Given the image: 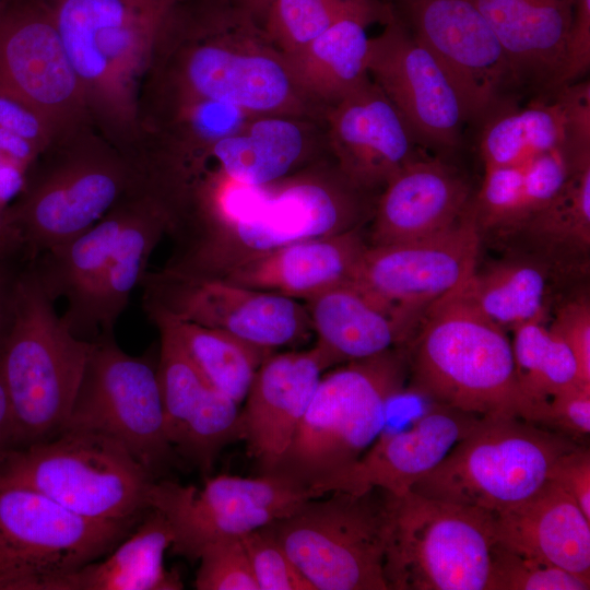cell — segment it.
<instances>
[{
	"instance_id": "6da1fadb",
	"label": "cell",
	"mask_w": 590,
	"mask_h": 590,
	"mask_svg": "<svg viewBox=\"0 0 590 590\" xmlns=\"http://www.w3.org/2000/svg\"><path fill=\"white\" fill-rule=\"evenodd\" d=\"M367 192L328 163L269 185L260 208L225 226L176 241L163 270L191 278H222L231 269L285 245L361 227Z\"/></svg>"
},
{
	"instance_id": "7a4b0ae2",
	"label": "cell",
	"mask_w": 590,
	"mask_h": 590,
	"mask_svg": "<svg viewBox=\"0 0 590 590\" xmlns=\"http://www.w3.org/2000/svg\"><path fill=\"white\" fill-rule=\"evenodd\" d=\"M412 389L479 417L528 415L506 330L457 291L430 306L404 346Z\"/></svg>"
},
{
	"instance_id": "3957f363",
	"label": "cell",
	"mask_w": 590,
	"mask_h": 590,
	"mask_svg": "<svg viewBox=\"0 0 590 590\" xmlns=\"http://www.w3.org/2000/svg\"><path fill=\"white\" fill-rule=\"evenodd\" d=\"M406 376L404 346L322 374L288 447L267 474L328 494L382 433Z\"/></svg>"
},
{
	"instance_id": "277c9868",
	"label": "cell",
	"mask_w": 590,
	"mask_h": 590,
	"mask_svg": "<svg viewBox=\"0 0 590 590\" xmlns=\"http://www.w3.org/2000/svg\"><path fill=\"white\" fill-rule=\"evenodd\" d=\"M55 303L28 264L19 271L0 373L20 447L62 432L92 349V341L71 332Z\"/></svg>"
},
{
	"instance_id": "5b68a950",
	"label": "cell",
	"mask_w": 590,
	"mask_h": 590,
	"mask_svg": "<svg viewBox=\"0 0 590 590\" xmlns=\"http://www.w3.org/2000/svg\"><path fill=\"white\" fill-rule=\"evenodd\" d=\"M0 473L82 517L130 524L151 509L155 480L119 440L75 428L9 451Z\"/></svg>"
},
{
	"instance_id": "8992f818",
	"label": "cell",
	"mask_w": 590,
	"mask_h": 590,
	"mask_svg": "<svg viewBox=\"0 0 590 590\" xmlns=\"http://www.w3.org/2000/svg\"><path fill=\"white\" fill-rule=\"evenodd\" d=\"M578 445L518 416L482 417L410 491L496 514L536 493Z\"/></svg>"
},
{
	"instance_id": "52a82bcc",
	"label": "cell",
	"mask_w": 590,
	"mask_h": 590,
	"mask_svg": "<svg viewBox=\"0 0 590 590\" xmlns=\"http://www.w3.org/2000/svg\"><path fill=\"white\" fill-rule=\"evenodd\" d=\"M492 514L412 491L392 495L384 576L388 590H489Z\"/></svg>"
},
{
	"instance_id": "ba28073f",
	"label": "cell",
	"mask_w": 590,
	"mask_h": 590,
	"mask_svg": "<svg viewBox=\"0 0 590 590\" xmlns=\"http://www.w3.org/2000/svg\"><path fill=\"white\" fill-rule=\"evenodd\" d=\"M264 526L315 590H388L384 558L392 494L330 492Z\"/></svg>"
},
{
	"instance_id": "9c48e42d",
	"label": "cell",
	"mask_w": 590,
	"mask_h": 590,
	"mask_svg": "<svg viewBox=\"0 0 590 590\" xmlns=\"http://www.w3.org/2000/svg\"><path fill=\"white\" fill-rule=\"evenodd\" d=\"M209 23L179 66L187 104L222 103L250 116L304 117L311 109L284 55L246 11L234 2L213 12Z\"/></svg>"
},
{
	"instance_id": "30bf717a",
	"label": "cell",
	"mask_w": 590,
	"mask_h": 590,
	"mask_svg": "<svg viewBox=\"0 0 590 590\" xmlns=\"http://www.w3.org/2000/svg\"><path fill=\"white\" fill-rule=\"evenodd\" d=\"M173 7L172 0H54L48 9L84 98L130 111L135 78Z\"/></svg>"
},
{
	"instance_id": "8fae6325",
	"label": "cell",
	"mask_w": 590,
	"mask_h": 590,
	"mask_svg": "<svg viewBox=\"0 0 590 590\" xmlns=\"http://www.w3.org/2000/svg\"><path fill=\"white\" fill-rule=\"evenodd\" d=\"M135 526L82 517L0 473V590H46L107 555Z\"/></svg>"
},
{
	"instance_id": "7c38bea8",
	"label": "cell",
	"mask_w": 590,
	"mask_h": 590,
	"mask_svg": "<svg viewBox=\"0 0 590 590\" xmlns=\"http://www.w3.org/2000/svg\"><path fill=\"white\" fill-rule=\"evenodd\" d=\"M68 428L95 430L119 440L155 480L176 457L166 433L156 366L144 356L126 353L114 332L92 341L63 429Z\"/></svg>"
},
{
	"instance_id": "4fadbf2b",
	"label": "cell",
	"mask_w": 590,
	"mask_h": 590,
	"mask_svg": "<svg viewBox=\"0 0 590 590\" xmlns=\"http://www.w3.org/2000/svg\"><path fill=\"white\" fill-rule=\"evenodd\" d=\"M319 496L316 491L273 474H222L208 477L202 487L156 479L150 487L149 504L170 524L172 551L196 562L206 545L243 536Z\"/></svg>"
},
{
	"instance_id": "5bb4252c",
	"label": "cell",
	"mask_w": 590,
	"mask_h": 590,
	"mask_svg": "<svg viewBox=\"0 0 590 590\" xmlns=\"http://www.w3.org/2000/svg\"><path fill=\"white\" fill-rule=\"evenodd\" d=\"M140 286L148 317L165 316L226 331L268 350L305 341L312 332L305 304L223 279L148 270Z\"/></svg>"
},
{
	"instance_id": "9a60e30c",
	"label": "cell",
	"mask_w": 590,
	"mask_h": 590,
	"mask_svg": "<svg viewBox=\"0 0 590 590\" xmlns=\"http://www.w3.org/2000/svg\"><path fill=\"white\" fill-rule=\"evenodd\" d=\"M480 232L469 203L461 219L442 232L368 245L351 282L418 324L430 306L460 288L476 270Z\"/></svg>"
},
{
	"instance_id": "2e32d148",
	"label": "cell",
	"mask_w": 590,
	"mask_h": 590,
	"mask_svg": "<svg viewBox=\"0 0 590 590\" xmlns=\"http://www.w3.org/2000/svg\"><path fill=\"white\" fill-rule=\"evenodd\" d=\"M9 208L28 262L76 237L125 197L139 191L138 175L120 161L80 154L46 167Z\"/></svg>"
},
{
	"instance_id": "e0dca14e",
	"label": "cell",
	"mask_w": 590,
	"mask_h": 590,
	"mask_svg": "<svg viewBox=\"0 0 590 590\" xmlns=\"http://www.w3.org/2000/svg\"><path fill=\"white\" fill-rule=\"evenodd\" d=\"M368 74L420 144L439 150L460 144L471 122L465 102L439 60L398 15L370 38Z\"/></svg>"
},
{
	"instance_id": "ac0fdd59",
	"label": "cell",
	"mask_w": 590,
	"mask_h": 590,
	"mask_svg": "<svg viewBox=\"0 0 590 590\" xmlns=\"http://www.w3.org/2000/svg\"><path fill=\"white\" fill-rule=\"evenodd\" d=\"M401 19L439 60L482 123L518 87L493 28L470 0H405Z\"/></svg>"
},
{
	"instance_id": "d6986e66",
	"label": "cell",
	"mask_w": 590,
	"mask_h": 590,
	"mask_svg": "<svg viewBox=\"0 0 590 590\" xmlns=\"http://www.w3.org/2000/svg\"><path fill=\"white\" fill-rule=\"evenodd\" d=\"M0 90L48 122L81 105L79 80L47 5L9 1L0 14Z\"/></svg>"
},
{
	"instance_id": "ffe728a7",
	"label": "cell",
	"mask_w": 590,
	"mask_h": 590,
	"mask_svg": "<svg viewBox=\"0 0 590 590\" xmlns=\"http://www.w3.org/2000/svg\"><path fill=\"white\" fill-rule=\"evenodd\" d=\"M154 324L168 440L176 456L208 475L223 448L241 439L239 405L208 381L167 324Z\"/></svg>"
},
{
	"instance_id": "44dd1931",
	"label": "cell",
	"mask_w": 590,
	"mask_h": 590,
	"mask_svg": "<svg viewBox=\"0 0 590 590\" xmlns=\"http://www.w3.org/2000/svg\"><path fill=\"white\" fill-rule=\"evenodd\" d=\"M326 109L328 144L335 165L363 190L384 187L420 155L412 129L370 79Z\"/></svg>"
},
{
	"instance_id": "7402d4cb",
	"label": "cell",
	"mask_w": 590,
	"mask_h": 590,
	"mask_svg": "<svg viewBox=\"0 0 590 590\" xmlns=\"http://www.w3.org/2000/svg\"><path fill=\"white\" fill-rule=\"evenodd\" d=\"M330 367L315 344L305 351L272 353L258 368L240 411V429L261 474L269 473L288 447Z\"/></svg>"
},
{
	"instance_id": "603a6c76",
	"label": "cell",
	"mask_w": 590,
	"mask_h": 590,
	"mask_svg": "<svg viewBox=\"0 0 590 590\" xmlns=\"http://www.w3.org/2000/svg\"><path fill=\"white\" fill-rule=\"evenodd\" d=\"M482 417L433 404L409 428L380 434L362 458L335 479L328 493H364L374 487L394 496L434 470Z\"/></svg>"
},
{
	"instance_id": "cb8c5ba5",
	"label": "cell",
	"mask_w": 590,
	"mask_h": 590,
	"mask_svg": "<svg viewBox=\"0 0 590 590\" xmlns=\"http://www.w3.org/2000/svg\"><path fill=\"white\" fill-rule=\"evenodd\" d=\"M463 176L439 158L418 155L384 186L375 203L368 245L413 240L457 223L471 201Z\"/></svg>"
},
{
	"instance_id": "d4e9b609",
	"label": "cell",
	"mask_w": 590,
	"mask_h": 590,
	"mask_svg": "<svg viewBox=\"0 0 590 590\" xmlns=\"http://www.w3.org/2000/svg\"><path fill=\"white\" fill-rule=\"evenodd\" d=\"M497 36L517 86L555 93L576 0H470Z\"/></svg>"
},
{
	"instance_id": "484cf974",
	"label": "cell",
	"mask_w": 590,
	"mask_h": 590,
	"mask_svg": "<svg viewBox=\"0 0 590 590\" xmlns=\"http://www.w3.org/2000/svg\"><path fill=\"white\" fill-rule=\"evenodd\" d=\"M367 246L357 227L285 245L236 266L219 279L306 302L351 282Z\"/></svg>"
},
{
	"instance_id": "4316f807",
	"label": "cell",
	"mask_w": 590,
	"mask_h": 590,
	"mask_svg": "<svg viewBox=\"0 0 590 590\" xmlns=\"http://www.w3.org/2000/svg\"><path fill=\"white\" fill-rule=\"evenodd\" d=\"M492 516L499 544L590 579V520L553 481Z\"/></svg>"
},
{
	"instance_id": "83f0119b",
	"label": "cell",
	"mask_w": 590,
	"mask_h": 590,
	"mask_svg": "<svg viewBox=\"0 0 590 590\" xmlns=\"http://www.w3.org/2000/svg\"><path fill=\"white\" fill-rule=\"evenodd\" d=\"M305 306L317 335L315 344L331 367L403 347L418 326L353 282L329 288L306 300Z\"/></svg>"
},
{
	"instance_id": "f1b7e54d",
	"label": "cell",
	"mask_w": 590,
	"mask_h": 590,
	"mask_svg": "<svg viewBox=\"0 0 590 590\" xmlns=\"http://www.w3.org/2000/svg\"><path fill=\"white\" fill-rule=\"evenodd\" d=\"M397 17L379 4L346 14L296 52L284 56L299 92L311 104L329 107L369 81L370 38L366 28Z\"/></svg>"
},
{
	"instance_id": "f546056e",
	"label": "cell",
	"mask_w": 590,
	"mask_h": 590,
	"mask_svg": "<svg viewBox=\"0 0 590 590\" xmlns=\"http://www.w3.org/2000/svg\"><path fill=\"white\" fill-rule=\"evenodd\" d=\"M137 194L125 197L90 228L27 263L55 302L66 300L61 318L79 339L85 340L95 292Z\"/></svg>"
},
{
	"instance_id": "4dcf8cb0",
	"label": "cell",
	"mask_w": 590,
	"mask_h": 590,
	"mask_svg": "<svg viewBox=\"0 0 590 590\" xmlns=\"http://www.w3.org/2000/svg\"><path fill=\"white\" fill-rule=\"evenodd\" d=\"M293 116L262 115L215 141L208 162L233 180L268 186L311 164L312 146L303 121Z\"/></svg>"
},
{
	"instance_id": "1f68e13d",
	"label": "cell",
	"mask_w": 590,
	"mask_h": 590,
	"mask_svg": "<svg viewBox=\"0 0 590 590\" xmlns=\"http://www.w3.org/2000/svg\"><path fill=\"white\" fill-rule=\"evenodd\" d=\"M174 541L165 516L151 508L106 558L96 559L51 581L46 590H180L176 570L164 565Z\"/></svg>"
},
{
	"instance_id": "d6a6232c",
	"label": "cell",
	"mask_w": 590,
	"mask_h": 590,
	"mask_svg": "<svg viewBox=\"0 0 590 590\" xmlns=\"http://www.w3.org/2000/svg\"><path fill=\"white\" fill-rule=\"evenodd\" d=\"M168 229L169 222L163 208L139 192L95 292L85 340L93 341L114 332L132 292L148 272L151 255Z\"/></svg>"
},
{
	"instance_id": "836d02e7",
	"label": "cell",
	"mask_w": 590,
	"mask_h": 590,
	"mask_svg": "<svg viewBox=\"0 0 590 590\" xmlns=\"http://www.w3.org/2000/svg\"><path fill=\"white\" fill-rule=\"evenodd\" d=\"M565 115L557 95L524 107L507 103L482 122L479 148L484 166H522L565 144Z\"/></svg>"
},
{
	"instance_id": "e575fe53",
	"label": "cell",
	"mask_w": 590,
	"mask_h": 590,
	"mask_svg": "<svg viewBox=\"0 0 590 590\" xmlns=\"http://www.w3.org/2000/svg\"><path fill=\"white\" fill-rule=\"evenodd\" d=\"M148 318L167 324L208 381L238 405L260 365L274 353L226 331L165 316Z\"/></svg>"
},
{
	"instance_id": "d590c367",
	"label": "cell",
	"mask_w": 590,
	"mask_h": 590,
	"mask_svg": "<svg viewBox=\"0 0 590 590\" xmlns=\"http://www.w3.org/2000/svg\"><path fill=\"white\" fill-rule=\"evenodd\" d=\"M457 293L504 330L545 316L546 278L532 263L505 262L483 272L475 270Z\"/></svg>"
},
{
	"instance_id": "8d00e7d4",
	"label": "cell",
	"mask_w": 590,
	"mask_h": 590,
	"mask_svg": "<svg viewBox=\"0 0 590 590\" xmlns=\"http://www.w3.org/2000/svg\"><path fill=\"white\" fill-rule=\"evenodd\" d=\"M543 320H532L512 330L516 376L528 405L529 422L552 396L582 381L571 352Z\"/></svg>"
},
{
	"instance_id": "74e56055",
	"label": "cell",
	"mask_w": 590,
	"mask_h": 590,
	"mask_svg": "<svg viewBox=\"0 0 590 590\" xmlns=\"http://www.w3.org/2000/svg\"><path fill=\"white\" fill-rule=\"evenodd\" d=\"M379 4L384 2L380 0H272L261 25L274 46L284 56H288L303 48L340 17Z\"/></svg>"
},
{
	"instance_id": "f35d334b",
	"label": "cell",
	"mask_w": 590,
	"mask_h": 590,
	"mask_svg": "<svg viewBox=\"0 0 590 590\" xmlns=\"http://www.w3.org/2000/svg\"><path fill=\"white\" fill-rule=\"evenodd\" d=\"M524 225L544 239L588 250L590 162L576 167L560 192Z\"/></svg>"
},
{
	"instance_id": "ab89813d",
	"label": "cell",
	"mask_w": 590,
	"mask_h": 590,
	"mask_svg": "<svg viewBox=\"0 0 590 590\" xmlns=\"http://www.w3.org/2000/svg\"><path fill=\"white\" fill-rule=\"evenodd\" d=\"M589 589L590 579L494 544L489 590Z\"/></svg>"
},
{
	"instance_id": "60d3db41",
	"label": "cell",
	"mask_w": 590,
	"mask_h": 590,
	"mask_svg": "<svg viewBox=\"0 0 590 590\" xmlns=\"http://www.w3.org/2000/svg\"><path fill=\"white\" fill-rule=\"evenodd\" d=\"M521 191L522 166H485L482 186L470 201L479 227L516 226Z\"/></svg>"
},
{
	"instance_id": "b9f144b4",
	"label": "cell",
	"mask_w": 590,
	"mask_h": 590,
	"mask_svg": "<svg viewBox=\"0 0 590 590\" xmlns=\"http://www.w3.org/2000/svg\"><path fill=\"white\" fill-rule=\"evenodd\" d=\"M198 560L193 583L198 590H259L240 536L206 545Z\"/></svg>"
},
{
	"instance_id": "7bdbcfd3",
	"label": "cell",
	"mask_w": 590,
	"mask_h": 590,
	"mask_svg": "<svg viewBox=\"0 0 590 590\" xmlns=\"http://www.w3.org/2000/svg\"><path fill=\"white\" fill-rule=\"evenodd\" d=\"M576 167L563 148L544 152L522 165L521 203L516 226L524 225L564 188Z\"/></svg>"
},
{
	"instance_id": "ee69618b",
	"label": "cell",
	"mask_w": 590,
	"mask_h": 590,
	"mask_svg": "<svg viewBox=\"0 0 590 590\" xmlns=\"http://www.w3.org/2000/svg\"><path fill=\"white\" fill-rule=\"evenodd\" d=\"M240 539L259 590H315L266 527Z\"/></svg>"
},
{
	"instance_id": "f6af8a7d",
	"label": "cell",
	"mask_w": 590,
	"mask_h": 590,
	"mask_svg": "<svg viewBox=\"0 0 590 590\" xmlns=\"http://www.w3.org/2000/svg\"><path fill=\"white\" fill-rule=\"evenodd\" d=\"M48 121L0 90V152L25 169L46 142Z\"/></svg>"
},
{
	"instance_id": "bcb514c9",
	"label": "cell",
	"mask_w": 590,
	"mask_h": 590,
	"mask_svg": "<svg viewBox=\"0 0 590 590\" xmlns=\"http://www.w3.org/2000/svg\"><path fill=\"white\" fill-rule=\"evenodd\" d=\"M532 423L581 444L590 433V384L578 381L552 396Z\"/></svg>"
},
{
	"instance_id": "7dc6e473",
	"label": "cell",
	"mask_w": 590,
	"mask_h": 590,
	"mask_svg": "<svg viewBox=\"0 0 590 590\" xmlns=\"http://www.w3.org/2000/svg\"><path fill=\"white\" fill-rule=\"evenodd\" d=\"M555 94L564 115L566 138L564 151L575 167L590 162V84L574 82L560 86Z\"/></svg>"
},
{
	"instance_id": "c3c4849f",
	"label": "cell",
	"mask_w": 590,
	"mask_h": 590,
	"mask_svg": "<svg viewBox=\"0 0 590 590\" xmlns=\"http://www.w3.org/2000/svg\"><path fill=\"white\" fill-rule=\"evenodd\" d=\"M548 329L571 352L583 382L590 384V304L578 298L564 304Z\"/></svg>"
},
{
	"instance_id": "681fc988",
	"label": "cell",
	"mask_w": 590,
	"mask_h": 590,
	"mask_svg": "<svg viewBox=\"0 0 590 590\" xmlns=\"http://www.w3.org/2000/svg\"><path fill=\"white\" fill-rule=\"evenodd\" d=\"M548 480L563 488L590 520V449L580 444L562 455Z\"/></svg>"
},
{
	"instance_id": "f907efd6",
	"label": "cell",
	"mask_w": 590,
	"mask_h": 590,
	"mask_svg": "<svg viewBox=\"0 0 590 590\" xmlns=\"http://www.w3.org/2000/svg\"><path fill=\"white\" fill-rule=\"evenodd\" d=\"M590 68V0H576L567 37L559 87L574 83ZM558 87V88H559Z\"/></svg>"
},
{
	"instance_id": "816d5d0a",
	"label": "cell",
	"mask_w": 590,
	"mask_h": 590,
	"mask_svg": "<svg viewBox=\"0 0 590 590\" xmlns=\"http://www.w3.org/2000/svg\"><path fill=\"white\" fill-rule=\"evenodd\" d=\"M25 259V245L9 208L0 202V266L10 264L15 257Z\"/></svg>"
},
{
	"instance_id": "f5cc1de1",
	"label": "cell",
	"mask_w": 590,
	"mask_h": 590,
	"mask_svg": "<svg viewBox=\"0 0 590 590\" xmlns=\"http://www.w3.org/2000/svg\"><path fill=\"white\" fill-rule=\"evenodd\" d=\"M19 447L12 410L0 373V459L9 451Z\"/></svg>"
},
{
	"instance_id": "db71d44e",
	"label": "cell",
	"mask_w": 590,
	"mask_h": 590,
	"mask_svg": "<svg viewBox=\"0 0 590 590\" xmlns=\"http://www.w3.org/2000/svg\"><path fill=\"white\" fill-rule=\"evenodd\" d=\"M26 169L0 152V202L5 201L25 186Z\"/></svg>"
},
{
	"instance_id": "11a10c76",
	"label": "cell",
	"mask_w": 590,
	"mask_h": 590,
	"mask_svg": "<svg viewBox=\"0 0 590 590\" xmlns=\"http://www.w3.org/2000/svg\"><path fill=\"white\" fill-rule=\"evenodd\" d=\"M17 273L10 264L0 266V342L9 326Z\"/></svg>"
},
{
	"instance_id": "9f6ffc18",
	"label": "cell",
	"mask_w": 590,
	"mask_h": 590,
	"mask_svg": "<svg viewBox=\"0 0 590 590\" xmlns=\"http://www.w3.org/2000/svg\"><path fill=\"white\" fill-rule=\"evenodd\" d=\"M272 0H234V2L246 11L258 23H262L267 10ZM262 26V25H261Z\"/></svg>"
},
{
	"instance_id": "6f0895ef",
	"label": "cell",
	"mask_w": 590,
	"mask_h": 590,
	"mask_svg": "<svg viewBox=\"0 0 590 590\" xmlns=\"http://www.w3.org/2000/svg\"><path fill=\"white\" fill-rule=\"evenodd\" d=\"M380 1L392 7V4L401 5L405 0H380Z\"/></svg>"
},
{
	"instance_id": "680465c9",
	"label": "cell",
	"mask_w": 590,
	"mask_h": 590,
	"mask_svg": "<svg viewBox=\"0 0 590 590\" xmlns=\"http://www.w3.org/2000/svg\"><path fill=\"white\" fill-rule=\"evenodd\" d=\"M8 2H9V0H0V14L4 10V8L7 7Z\"/></svg>"
}]
</instances>
